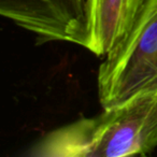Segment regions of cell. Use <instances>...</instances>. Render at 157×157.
<instances>
[{"mask_svg":"<svg viewBox=\"0 0 157 157\" xmlns=\"http://www.w3.org/2000/svg\"><path fill=\"white\" fill-rule=\"evenodd\" d=\"M157 147V93H143L48 131L30 157L145 156Z\"/></svg>","mask_w":157,"mask_h":157,"instance_id":"cell-1","label":"cell"},{"mask_svg":"<svg viewBox=\"0 0 157 157\" xmlns=\"http://www.w3.org/2000/svg\"><path fill=\"white\" fill-rule=\"evenodd\" d=\"M102 109L157 93V0H128L124 27L97 74Z\"/></svg>","mask_w":157,"mask_h":157,"instance_id":"cell-2","label":"cell"},{"mask_svg":"<svg viewBox=\"0 0 157 157\" xmlns=\"http://www.w3.org/2000/svg\"><path fill=\"white\" fill-rule=\"evenodd\" d=\"M0 14L35 35L37 43L69 42L85 48V0H0Z\"/></svg>","mask_w":157,"mask_h":157,"instance_id":"cell-3","label":"cell"},{"mask_svg":"<svg viewBox=\"0 0 157 157\" xmlns=\"http://www.w3.org/2000/svg\"><path fill=\"white\" fill-rule=\"evenodd\" d=\"M127 2L128 0H86V50L97 57H105L111 51L122 35Z\"/></svg>","mask_w":157,"mask_h":157,"instance_id":"cell-4","label":"cell"},{"mask_svg":"<svg viewBox=\"0 0 157 157\" xmlns=\"http://www.w3.org/2000/svg\"><path fill=\"white\" fill-rule=\"evenodd\" d=\"M85 2H86V0H85Z\"/></svg>","mask_w":157,"mask_h":157,"instance_id":"cell-5","label":"cell"}]
</instances>
